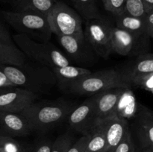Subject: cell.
Instances as JSON below:
<instances>
[{"label": "cell", "mask_w": 153, "mask_h": 152, "mask_svg": "<svg viewBox=\"0 0 153 152\" xmlns=\"http://www.w3.org/2000/svg\"><path fill=\"white\" fill-rule=\"evenodd\" d=\"M0 70L14 86L37 95L47 92L57 83L52 69L36 62L26 61L19 66L0 65Z\"/></svg>", "instance_id": "6da1fadb"}, {"label": "cell", "mask_w": 153, "mask_h": 152, "mask_svg": "<svg viewBox=\"0 0 153 152\" xmlns=\"http://www.w3.org/2000/svg\"><path fill=\"white\" fill-rule=\"evenodd\" d=\"M74 108V104L66 101L34 102L19 114L25 118L31 131H43L59 125Z\"/></svg>", "instance_id": "7a4b0ae2"}, {"label": "cell", "mask_w": 153, "mask_h": 152, "mask_svg": "<svg viewBox=\"0 0 153 152\" xmlns=\"http://www.w3.org/2000/svg\"><path fill=\"white\" fill-rule=\"evenodd\" d=\"M3 19L17 34H23L37 42H49L52 32L47 18L43 13L26 10L1 12Z\"/></svg>", "instance_id": "3957f363"}, {"label": "cell", "mask_w": 153, "mask_h": 152, "mask_svg": "<svg viewBox=\"0 0 153 152\" xmlns=\"http://www.w3.org/2000/svg\"><path fill=\"white\" fill-rule=\"evenodd\" d=\"M15 45L27 58L52 69L71 65L70 59L50 42H37L20 34L12 36Z\"/></svg>", "instance_id": "277c9868"}, {"label": "cell", "mask_w": 153, "mask_h": 152, "mask_svg": "<svg viewBox=\"0 0 153 152\" xmlns=\"http://www.w3.org/2000/svg\"><path fill=\"white\" fill-rule=\"evenodd\" d=\"M113 87L131 88L123 80L119 70L108 69L82 77L72 83L68 90L75 95L92 96Z\"/></svg>", "instance_id": "5b68a950"}, {"label": "cell", "mask_w": 153, "mask_h": 152, "mask_svg": "<svg viewBox=\"0 0 153 152\" xmlns=\"http://www.w3.org/2000/svg\"><path fill=\"white\" fill-rule=\"evenodd\" d=\"M46 18L52 34L56 36L74 35L84 31L79 13L62 1H55Z\"/></svg>", "instance_id": "8992f818"}, {"label": "cell", "mask_w": 153, "mask_h": 152, "mask_svg": "<svg viewBox=\"0 0 153 152\" xmlns=\"http://www.w3.org/2000/svg\"><path fill=\"white\" fill-rule=\"evenodd\" d=\"M113 26L105 19L86 20L84 31L85 37L97 55L107 59L112 53L111 39Z\"/></svg>", "instance_id": "52a82bcc"}, {"label": "cell", "mask_w": 153, "mask_h": 152, "mask_svg": "<svg viewBox=\"0 0 153 152\" xmlns=\"http://www.w3.org/2000/svg\"><path fill=\"white\" fill-rule=\"evenodd\" d=\"M65 55L78 63H89L94 61L95 55L91 45L85 37L84 31L74 35L57 36Z\"/></svg>", "instance_id": "ba28073f"}, {"label": "cell", "mask_w": 153, "mask_h": 152, "mask_svg": "<svg viewBox=\"0 0 153 152\" xmlns=\"http://www.w3.org/2000/svg\"><path fill=\"white\" fill-rule=\"evenodd\" d=\"M68 124L74 131L88 134L97 123L96 95H92L72 110L67 117Z\"/></svg>", "instance_id": "9c48e42d"}, {"label": "cell", "mask_w": 153, "mask_h": 152, "mask_svg": "<svg viewBox=\"0 0 153 152\" xmlns=\"http://www.w3.org/2000/svg\"><path fill=\"white\" fill-rule=\"evenodd\" d=\"M148 38H140L132 35L128 31L113 27L111 32L112 53L118 54L122 56L138 55L145 53L146 42Z\"/></svg>", "instance_id": "30bf717a"}, {"label": "cell", "mask_w": 153, "mask_h": 152, "mask_svg": "<svg viewBox=\"0 0 153 152\" xmlns=\"http://www.w3.org/2000/svg\"><path fill=\"white\" fill-rule=\"evenodd\" d=\"M37 95L20 87L0 95V111L19 113L35 102Z\"/></svg>", "instance_id": "8fae6325"}, {"label": "cell", "mask_w": 153, "mask_h": 152, "mask_svg": "<svg viewBox=\"0 0 153 152\" xmlns=\"http://www.w3.org/2000/svg\"><path fill=\"white\" fill-rule=\"evenodd\" d=\"M104 132L107 142V152H112L129 131L126 119L111 116L97 123Z\"/></svg>", "instance_id": "7c38bea8"}, {"label": "cell", "mask_w": 153, "mask_h": 152, "mask_svg": "<svg viewBox=\"0 0 153 152\" xmlns=\"http://www.w3.org/2000/svg\"><path fill=\"white\" fill-rule=\"evenodd\" d=\"M134 127L143 151L153 148V110L138 105L134 116Z\"/></svg>", "instance_id": "4fadbf2b"}, {"label": "cell", "mask_w": 153, "mask_h": 152, "mask_svg": "<svg viewBox=\"0 0 153 152\" xmlns=\"http://www.w3.org/2000/svg\"><path fill=\"white\" fill-rule=\"evenodd\" d=\"M125 87H113L96 94V115L97 122L114 116L120 98Z\"/></svg>", "instance_id": "5bb4252c"}, {"label": "cell", "mask_w": 153, "mask_h": 152, "mask_svg": "<svg viewBox=\"0 0 153 152\" xmlns=\"http://www.w3.org/2000/svg\"><path fill=\"white\" fill-rule=\"evenodd\" d=\"M119 72L126 83L130 86V83L134 79L152 72L153 53L138 55L134 60L125 64Z\"/></svg>", "instance_id": "9a60e30c"}, {"label": "cell", "mask_w": 153, "mask_h": 152, "mask_svg": "<svg viewBox=\"0 0 153 152\" xmlns=\"http://www.w3.org/2000/svg\"><path fill=\"white\" fill-rule=\"evenodd\" d=\"M31 132L29 125L19 113L0 111V134L25 137Z\"/></svg>", "instance_id": "2e32d148"}, {"label": "cell", "mask_w": 153, "mask_h": 152, "mask_svg": "<svg viewBox=\"0 0 153 152\" xmlns=\"http://www.w3.org/2000/svg\"><path fill=\"white\" fill-rule=\"evenodd\" d=\"M52 70L57 80V83L64 89H68L72 83L91 73L88 69L72 65L54 67Z\"/></svg>", "instance_id": "e0dca14e"}, {"label": "cell", "mask_w": 153, "mask_h": 152, "mask_svg": "<svg viewBox=\"0 0 153 152\" xmlns=\"http://www.w3.org/2000/svg\"><path fill=\"white\" fill-rule=\"evenodd\" d=\"M116 26L140 38H149L144 19L133 17L123 12L115 16Z\"/></svg>", "instance_id": "ac0fdd59"}, {"label": "cell", "mask_w": 153, "mask_h": 152, "mask_svg": "<svg viewBox=\"0 0 153 152\" xmlns=\"http://www.w3.org/2000/svg\"><path fill=\"white\" fill-rule=\"evenodd\" d=\"M138 104L131 88H126L120 98L114 116L122 119H132L137 113Z\"/></svg>", "instance_id": "d6986e66"}, {"label": "cell", "mask_w": 153, "mask_h": 152, "mask_svg": "<svg viewBox=\"0 0 153 152\" xmlns=\"http://www.w3.org/2000/svg\"><path fill=\"white\" fill-rule=\"evenodd\" d=\"M26 61L27 57L16 45L0 42V65L19 66Z\"/></svg>", "instance_id": "ffe728a7"}, {"label": "cell", "mask_w": 153, "mask_h": 152, "mask_svg": "<svg viewBox=\"0 0 153 152\" xmlns=\"http://www.w3.org/2000/svg\"><path fill=\"white\" fill-rule=\"evenodd\" d=\"M56 0H13L16 10L34 11L47 15Z\"/></svg>", "instance_id": "44dd1931"}, {"label": "cell", "mask_w": 153, "mask_h": 152, "mask_svg": "<svg viewBox=\"0 0 153 152\" xmlns=\"http://www.w3.org/2000/svg\"><path fill=\"white\" fill-rule=\"evenodd\" d=\"M90 134L85 152H107V142L101 127L96 124Z\"/></svg>", "instance_id": "7402d4cb"}, {"label": "cell", "mask_w": 153, "mask_h": 152, "mask_svg": "<svg viewBox=\"0 0 153 152\" xmlns=\"http://www.w3.org/2000/svg\"><path fill=\"white\" fill-rule=\"evenodd\" d=\"M72 2L85 20L101 18L96 0H72Z\"/></svg>", "instance_id": "603a6c76"}, {"label": "cell", "mask_w": 153, "mask_h": 152, "mask_svg": "<svg viewBox=\"0 0 153 152\" xmlns=\"http://www.w3.org/2000/svg\"><path fill=\"white\" fill-rule=\"evenodd\" d=\"M124 13L133 17L143 19L147 14L143 0H126Z\"/></svg>", "instance_id": "cb8c5ba5"}, {"label": "cell", "mask_w": 153, "mask_h": 152, "mask_svg": "<svg viewBox=\"0 0 153 152\" xmlns=\"http://www.w3.org/2000/svg\"><path fill=\"white\" fill-rule=\"evenodd\" d=\"M0 148L5 152H25L19 142L13 137L0 134Z\"/></svg>", "instance_id": "d4e9b609"}, {"label": "cell", "mask_w": 153, "mask_h": 152, "mask_svg": "<svg viewBox=\"0 0 153 152\" xmlns=\"http://www.w3.org/2000/svg\"><path fill=\"white\" fill-rule=\"evenodd\" d=\"M72 144L73 137L69 134H64L53 142L50 152H67Z\"/></svg>", "instance_id": "484cf974"}, {"label": "cell", "mask_w": 153, "mask_h": 152, "mask_svg": "<svg viewBox=\"0 0 153 152\" xmlns=\"http://www.w3.org/2000/svg\"><path fill=\"white\" fill-rule=\"evenodd\" d=\"M130 86L140 88L153 94V72L134 79L131 82Z\"/></svg>", "instance_id": "4316f807"}, {"label": "cell", "mask_w": 153, "mask_h": 152, "mask_svg": "<svg viewBox=\"0 0 153 152\" xmlns=\"http://www.w3.org/2000/svg\"><path fill=\"white\" fill-rule=\"evenodd\" d=\"M105 9L110 12L114 16L124 12L126 0H102Z\"/></svg>", "instance_id": "83f0119b"}, {"label": "cell", "mask_w": 153, "mask_h": 152, "mask_svg": "<svg viewBox=\"0 0 153 152\" xmlns=\"http://www.w3.org/2000/svg\"><path fill=\"white\" fill-rule=\"evenodd\" d=\"M112 152H136L135 146L130 131Z\"/></svg>", "instance_id": "f1b7e54d"}, {"label": "cell", "mask_w": 153, "mask_h": 152, "mask_svg": "<svg viewBox=\"0 0 153 152\" xmlns=\"http://www.w3.org/2000/svg\"><path fill=\"white\" fill-rule=\"evenodd\" d=\"M90 137V134L82 135V137H81L77 141L72 144L67 152H85Z\"/></svg>", "instance_id": "f546056e"}, {"label": "cell", "mask_w": 153, "mask_h": 152, "mask_svg": "<svg viewBox=\"0 0 153 152\" xmlns=\"http://www.w3.org/2000/svg\"><path fill=\"white\" fill-rule=\"evenodd\" d=\"M53 142L49 139L41 140L36 143L29 152H50Z\"/></svg>", "instance_id": "4dcf8cb0"}, {"label": "cell", "mask_w": 153, "mask_h": 152, "mask_svg": "<svg viewBox=\"0 0 153 152\" xmlns=\"http://www.w3.org/2000/svg\"><path fill=\"white\" fill-rule=\"evenodd\" d=\"M0 42L7 44H15L8 30L6 28L1 21H0Z\"/></svg>", "instance_id": "1f68e13d"}, {"label": "cell", "mask_w": 153, "mask_h": 152, "mask_svg": "<svg viewBox=\"0 0 153 152\" xmlns=\"http://www.w3.org/2000/svg\"><path fill=\"white\" fill-rule=\"evenodd\" d=\"M146 34L149 37H153V11L149 12L144 18Z\"/></svg>", "instance_id": "d6a6232c"}, {"label": "cell", "mask_w": 153, "mask_h": 152, "mask_svg": "<svg viewBox=\"0 0 153 152\" xmlns=\"http://www.w3.org/2000/svg\"><path fill=\"white\" fill-rule=\"evenodd\" d=\"M5 86H16L7 79L5 75L0 70V87H5Z\"/></svg>", "instance_id": "836d02e7"}, {"label": "cell", "mask_w": 153, "mask_h": 152, "mask_svg": "<svg viewBox=\"0 0 153 152\" xmlns=\"http://www.w3.org/2000/svg\"><path fill=\"white\" fill-rule=\"evenodd\" d=\"M146 13L153 11V0H143Z\"/></svg>", "instance_id": "e575fe53"}, {"label": "cell", "mask_w": 153, "mask_h": 152, "mask_svg": "<svg viewBox=\"0 0 153 152\" xmlns=\"http://www.w3.org/2000/svg\"><path fill=\"white\" fill-rule=\"evenodd\" d=\"M16 86H5V87H0V95L3 93H5V92H8V91L11 90L12 89H13Z\"/></svg>", "instance_id": "d590c367"}, {"label": "cell", "mask_w": 153, "mask_h": 152, "mask_svg": "<svg viewBox=\"0 0 153 152\" xmlns=\"http://www.w3.org/2000/svg\"><path fill=\"white\" fill-rule=\"evenodd\" d=\"M146 151V152H153V148L152 149V150H149V151Z\"/></svg>", "instance_id": "8d00e7d4"}, {"label": "cell", "mask_w": 153, "mask_h": 152, "mask_svg": "<svg viewBox=\"0 0 153 152\" xmlns=\"http://www.w3.org/2000/svg\"><path fill=\"white\" fill-rule=\"evenodd\" d=\"M0 152H5V151H3V150H1V149L0 148Z\"/></svg>", "instance_id": "74e56055"}, {"label": "cell", "mask_w": 153, "mask_h": 152, "mask_svg": "<svg viewBox=\"0 0 153 152\" xmlns=\"http://www.w3.org/2000/svg\"><path fill=\"white\" fill-rule=\"evenodd\" d=\"M141 152H146V151H142Z\"/></svg>", "instance_id": "f35d334b"}, {"label": "cell", "mask_w": 153, "mask_h": 152, "mask_svg": "<svg viewBox=\"0 0 153 152\" xmlns=\"http://www.w3.org/2000/svg\"><path fill=\"white\" fill-rule=\"evenodd\" d=\"M71 1H72V0H71Z\"/></svg>", "instance_id": "ab89813d"}]
</instances>
